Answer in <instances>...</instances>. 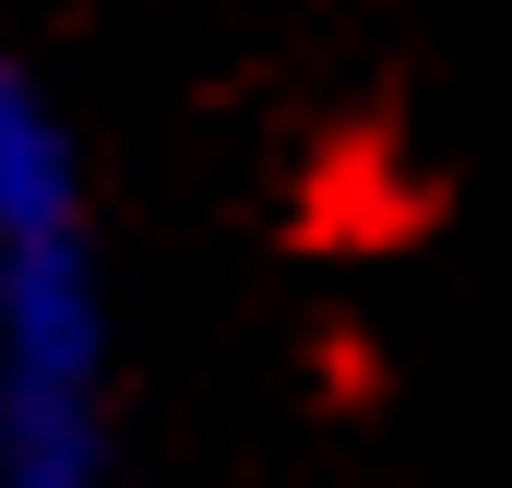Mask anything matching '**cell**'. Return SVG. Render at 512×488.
<instances>
[{
  "label": "cell",
  "mask_w": 512,
  "mask_h": 488,
  "mask_svg": "<svg viewBox=\"0 0 512 488\" xmlns=\"http://www.w3.org/2000/svg\"><path fill=\"white\" fill-rule=\"evenodd\" d=\"M0 488H120V286L96 155L0 36Z\"/></svg>",
  "instance_id": "1"
}]
</instances>
